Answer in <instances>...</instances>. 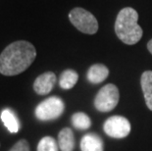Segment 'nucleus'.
<instances>
[{
    "mask_svg": "<svg viewBox=\"0 0 152 151\" xmlns=\"http://www.w3.org/2000/svg\"><path fill=\"white\" fill-rule=\"evenodd\" d=\"M35 57L37 50L31 42L15 41L0 54V74L4 76L19 75L34 63Z\"/></svg>",
    "mask_w": 152,
    "mask_h": 151,
    "instance_id": "obj_1",
    "label": "nucleus"
},
{
    "mask_svg": "<svg viewBox=\"0 0 152 151\" xmlns=\"http://www.w3.org/2000/svg\"><path fill=\"white\" fill-rule=\"evenodd\" d=\"M138 14L132 7H126L119 12L115 22V33L126 44L134 45L142 37V28L137 24Z\"/></svg>",
    "mask_w": 152,
    "mask_h": 151,
    "instance_id": "obj_2",
    "label": "nucleus"
},
{
    "mask_svg": "<svg viewBox=\"0 0 152 151\" xmlns=\"http://www.w3.org/2000/svg\"><path fill=\"white\" fill-rule=\"evenodd\" d=\"M70 22L80 31L86 34H94L98 31V22L91 13L86 9L77 7L69 13Z\"/></svg>",
    "mask_w": 152,
    "mask_h": 151,
    "instance_id": "obj_3",
    "label": "nucleus"
},
{
    "mask_svg": "<svg viewBox=\"0 0 152 151\" xmlns=\"http://www.w3.org/2000/svg\"><path fill=\"white\" fill-rule=\"evenodd\" d=\"M65 110L63 100L57 96H51L41 101L34 110L35 117L40 121H52L59 118Z\"/></svg>",
    "mask_w": 152,
    "mask_h": 151,
    "instance_id": "obj_4",
    "label": "nucleus"
},
{
    "mask_svg": "<svg viewBox=\"0 0 152 151\" xmlns=\"http://www.w3.org/2000/svg\"><path fill=\"white\" fill-rule=\"evenodd\" d=\"M120 98L119 89L113 83H108L100 88L94 98V107L102 113H108L117 106Z\"/></svg>",
    "mask_w": 152,
    "mask_h": 151,
    "instance_id": "obj_5",
    "label": "nucleus"
},
{
    "mask_svg": "<svg viewBox=\"0 0 152 151\" xmlns=\"http://www.w3.org/2000/svg\"><path fill=\"white\" fill-rule=\"evenodd\" d=\"M131 123L123 116H112L103 125V131L108 136L113 139H124L131 133Z\"/></svg>",
    "mask_w": 152,
    "mask_h": 151,
    "instance_id": "obj_6",
    "label": "nucleus"
},
{
    "mask_svg": "<svg viewBox=\"0 0 152 151\" xmlns=\"http://www.w3.org/2000/svg\"><path fill=\"white\" fill-rule=\"evenodd\" d=\"M57 78L53 72H46L38 76L34 82V90L38 95H46L52 90Z\"/></svg>",
    "mask_w": 152,
    "mask_h": 151,
    "instance_id": "obj_7",
    "label": "nucleus"
},
{
    "mask_svg": "<svg viewBox=\"0 0 152 151\" xmlns=\"http://www.w3.org/2000/svg\"><path fill=\"white\" fill-rule=\"evenodd\" d=\"M82 151H104L103 140L98 134L87 133L80 140Z\"/></svg>",
    "mask_w": 152,
    "mask_h": 151,
    "instance_id": "obj_8",
    "label": "nucleus"
},
{
    "mask_svg": "<svg viewBox=\"0 0 152 151\" xmlns=\"http://www.w3.org/2000/svg\"><path fill=\"white\" fill-rule=\"evenodd\" d=\"M109 76V69L103 64H94L87 71V80L93 85L104 82Z\"/></svg>",
    "mask_w": 152,
    "mask_h": 151,
    "instance_id": "obj_9",
    "label": "nucleus"
},
{
    "mask_svg": "<svg viewBox=\"0 0 152 151\" xmlns=\"http://www.w3.org/2000/svg\"><path fill=\"white\" fill-rule=\"evenodd\" d=\"M58 145L61 151H74L75 136L70 128H64L58 134Z\"/></svg>",
    "mask_w": 152,
    "mask_h": 151,
    "instance_id": "obj_10",
    "label": "nucleus"
},
{
    "mask_svg": "<svg viewBox=\"0 0 152 151\" xmlns=\"http://www.w3.org/2000/svg\"><path fill=\"white\" fill-rule=\"evenodd\" d=\"M140 85L144 95L145 103L148 109L152 111V71H145L142 73Z\"/></svg>",
    "mask_w": 152,
    "mask_h": 151,
    "instance_id": "obj_11",
    "label": "nucleus"
},
{
    "mask_svg": "<svg viewBox=\"0 0 152 151\" xmlns=\"http://www.w3.org/2000/svg\"><path fill=\"white\" fill-rule=\"evenodd\" d=\"M1 120L7 130L12 133H17L20 131V122L16 114L11 109L6 108L1 112Z\"/></svg>",
    "mask_w": 152,
    "mask_h": 151,
    "instance_id": "obj_12",
    "label": "nucleus"
},
{
    "mask_svg": "<svg viewBox=\"0 0 152 151\" xmlns=\"http://www.w3.org/2000/svg\"><path fill=\"white\" fill-rule=\"evenodd\" d=\"M79 80V75L74 70H65L61 74L59 79V85L63 89H71L76 85Z\"/></svg>",
    "mask_w": 152,
    "mask_h": 151,
    "instance_id": "obj_13",
    "label": "nucleus"
},
{
    "mask_svg": "<svg viewBox=\"0 0 152 151\" xmlns=\"http://www.w3.org/2000/svg\"><path fill=\"white\" fill-rule=\"evenodd\" d=\"M72 124L77 130H87L91 126V120L83 112H77L72 116Z\"/></svg>",
    "mask_w": 152,
    "mask_h": 151,
    "instance_id": "obj_14",
    "label": "nucleus"
},
{
    "mask_svg": "<svg viewBox=\"0 0 152 151\" xmlns=\"http://www.w3.org/2000/svg\"><path fill=\"white\" fill-rule=\"evenodd\" d=\"M59 145L52 136L42 137L37 145V151H59Z\"/></svg>",
    "mask_w": 152,
    "mask_h": 151,
    "instance_id": "obj_15",
    "label": "nucleus"
},
{
    "mask_svg": "<svg viewBox=\"0 0 152 151\" xmlns=\"http://www.w3.org/2000/svg\"><path fill=\"white\" fill-rule=\"evenodd\" d=\"M9 151H31L30 144L26 139H20L13 145Z\"/></svg>",
    "mask_w": 152,
    "mask_h": 151,
    "instance_id": "obj_16",
    "label": "nucleus"
},
{
    "mask_svg": "<svg viewBox=\"0 0 152 151\" xmlns=\"http://www.w3.org/2000/svg\"><path fill=\"white\" fill-rule=\"evenodd\" d=\"M147 49L152 54V39H150L149 41H148V43H147Z\"/></svg>",
    "mask_w": 152,
    "mask_h": 151,
    "instance_id": "obj_17",
    "label": "nucleus"
}]
</instances>
